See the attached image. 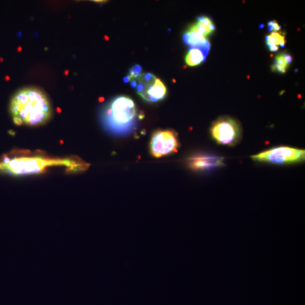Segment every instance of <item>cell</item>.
I'll list each match as a JSON object with an SVG mask.
<instances>
[{
    "label": "cell",
    "mask_w": 305,
    "mask_h": 305,
    "mask_svg": "<svg viewBox=\"0 0 305 305\" xmlns=\"http://www.w3.org/2000/svg\"><path fill=\"white\" fill-rule=\"evenodd\" d=\"M212 138L219 144L234 146L241 138V129L231 117H221L215 121L210 128Z\"/></svg>",
    "instance_id": "277c9868"
},
{
    "label": "cell",
    "mask_w": 305,
    "mask_h": 305,
    "mask_svg": "<svg viewBox=\"0 0 305 305\" xmlns=\"http://www.w3.org/2000/svg\"><path fill=\"white\" fill-rule=\"evenodd\" d=\"M255 162L272 164H288L298 163L305 161L304 150L288 146L272 148L251 157Z\"/></svg>",
    "instance_id": "5b68a950"
},
{
    "label": "cell",
    "mask_w": 305,
    "mask_h": 305,
    "mask_svg": "<svg viewBox=\"0 0 305 305\" xmlns=\"http://www.w3.org/2000/svg\"><path fill=\"white\" fill-rule=\"evenodd\" d=\"M10 111L17 126L45 124L52 116V107L46 94L34 88L18 92L11 101Z\"/></svg>",
    "instance_id": "6da1fadb"
},
{
    "label": "cell",
    "mask_w": 305,
    "mask_h": 305,
    "mask_svg": "<svg viewBox=\"0 0 305 305\" xmlns=\"http://www.w3.org/2000/svg\"><path fill=\"white\" fill-rule=\"evenodd\" d=\"M10 80V77L9 76L6 75V76H5V80L6 81H8Z\"/></svg>",
    "instance_id": "e0dca14e"
},
{
    "label": "cell",
    "mask_w": 305,
    "mask_h": 305,
    "mask_svg": "<svg viewBox=\"0 0 305 305\" xmlns=\"http://www.w3.org/2000/svg\"><path fill=\"white\" fill-rule=\"evenodd\" d=\"M22 47H19L17 48V51L18 52H20L22 51Z\"/></svg>",
    "instance_id": "ffe728a7"
},
{
    "label": "cell",
    "mask_w": 305,
    "mask_h": 305,
    "mask_svg": "<svg viewBox=\"0 0 305 305\" xmlns=\"http://www.w3.org/2000/svg\"><path fill=\"white\" fill-rule=\"evenodd\" d=\"M183 38L185 43L191 47H199L209 51L210 49V43L207 37L200 34L193 26L183 35Z\"/></svg>",
    "instance_id": "9c48e42d"
},
{
    "label": "cell",
    "mask_w": 305,
    "mask_h": 305,
    "mask_svg": "<svg viewBox=\"0 0 305 305\" xmlns=\"http://www.w3.org/2000/svg\"><path fill=\"white\" fill-rule=\"evenodd\" d=\"M131 80V77H130V76H128V75L127 77H125V78H124V83H128V82H129V81Z\"/></svg>",
    "instance_id": "2e32d148"
},
{
    "label": "cell",
    "mask_w": 305,
    "mask_h": 305,
    "mask_svg": "<svg viewBox=\"0 0 305 305\" xmlns=\"http://www.w3.org/2000/svg\"><path fill=\"white\" fill-rule=\"evenodd\" d=\"M93 2H98V3H103L104 2H106V1H102V0H96V1H93Z\"/></svg>",
    "instance_id": "ac0fdd59"
},
{
    "label": "cell",
    "mask_w": 305,
    "mask_h": 305,
    "mask_svg": "<svg viewBox=\"0 0 305 305\" xmlns=\"http://www.w3.org/2000/svg\"><path fill=\"white\" fill-rule=\"evenodd\" d=\"M142 75V69L140 66L135 65L134 67H132L130 70V76L131 79H137L138 77H140Z\"/></svg>",
    "instance_id": "5bb4252c"
},
{
    "label": "cell",
    "mask_w": 305,
    "mask_h": 305,
    "mask_svg": "<svg viewBox=\"0 0 305 305\" xmlns=\"http://www.w3.org/2000/svg\"><path fill=\"white\" fill-rule=\"evenodd\" d=\"M179 146L178 134L175 131L158 130L151 137L150 150L153 157L160 158L177 152Z\"/></svg>",
    "instance_id": "8992f818"
},
{
    "label": "cell",
    "mask_w": 305,
    "mask_h": 305,
    "mask_svg": "<svg viewBox=\"0 0 305 305\" xmlns=\"http://www.w3.org/2000/svg\"><path fill=\"white\" fill-rule=\"evenodd\" d=\"M188 167L193 171H208L223 166L224 158L208 154H198L187 160Z\"/></svg>",
    "instance_id": "ba28073f"
},
{
    "label": "cell",
    "mask_w": 305,
    "mask_h": 305,
    "mask_svg": "<svg viewBox=\"0 0 305 305\" xmlns=\"http://www.w3.org/2000/svg\"><path fill=\"white\" fill-rule=\"evenodd\" d=\"M193 27L205 37L212 34L215 30V26L212 20L206 16L198 17L197 23L193 24Z\"/></svg>",
    "instance_id": "4fadbf2b"
},
{
    "label": "cell",
    "mask_w": 305,
    "mask_h": 305,
    "mask_svg": "<svg viewBox=\"0 0 305 305\" xmlns=\"http://www.w3.org/2000/svg\"><path fill=\"white\" fill-rule=\"evenodd\" d=\"M136 91L145 101L155 102L163 99L166 94V88L161 79L151 74H142L135 79Z\"/></svg>",
    "instance_id": "52a82bcc"
},
{
    "label": "cell",
    "mask_w": 305,
    "mask_h": 305,
    "mask_svg": "<svg viewBox=\"0 0 305 305\" xmlns=\"http://www.w3.org/2000/svg\"><path fill=\"white\" fill-rule=\"evenodd\" d=\"M68 74H69V71L68 70H64V75L65 76H67L68 75Z\"/></svg>",
    "instance_id": "d6986e66"
},
{
    "label": "cell",
    "mask_w": 305,
    "mask_h": 305,
    "mask_svg": "<svg viewBox=\"0 0 305 305\" xmlns=\"http://www.w3.org/2000/svg\"><path fill=\"white\" fill-rule=\"evenodd\" d=\"M3 60H3V58L2 57H0V63H2Z\"/></svg>",
    "instance_id": "44dd1931"
},
{
    "label": "cell",
    "mask_w": 305,
    "mask_h": 305,
    "mask_svg": "<svg viewBox=\"0 0 305 305\" xmlns=\"http://www.w3.org/2000/svg\"><path fill=\"white\" fill-rule=\"evenodd\" d=\"M53 166H65L71 171L87 170L89 164L79 158H52L45 157L3 156L0 159V174L12 175L38 174Z\"/></svg>",
    "instance_id": "7a4b0ae2"
},
{
    "label": "cell",
    "mask_w": 305,
    "mask_h": 305,
    "mask_svg": "<svg viewBox=\"0 0 305 305\" xmlns=\"http://www.w3.org/2000/svg\"><path fill=\"white\" fill-rule=\"evenodd\" d=\"M292 57L288 53L282 52L278 53L275 56L272 64V70L280 74H285L292 63Z\"/></svg>",
    "instance_id": "8fae6325"
},
{
    "label": "cell",
    "mask_w": 305,
    "mask_h": 305,
    "mask_svg": "<svg viewBox=\"0 0 305 305\" xmlns=\"http://www.w3.org/2000/svg\"><path fill=\"white\" fill-rule=\"evenodd\" d=\"M209 50L199 47H189L185 57V62L189 66H196L206 60Z\"/></svg>",
    "instance_id": "30bf717a"
},
{
    "label": "cell",
    "mask_w": 305,
    "mask_h": 305,
    "mask_svg": "<svg viewBox=\"0 0 305 305\" xmlns=\"http://www.w3.org/2000/svg\"><path fill=\"white\" fill-rule=\"evenodd\" d=\"M266 43L269 51L271 52H277L280 47H285V35L278 31L271 32L266 37Z\"/></svg>",
    "instance_id": "7c38bea8"
},
{
    "label": "cell",
    "mask_w": 305,
    "mask_h": 305,
    "mask_svg": "<svg viewBox=\"0 0 305 305\" xmlns=\"http://www.w3.org/2000/svg\"><path fill=\"white\" fill-rule=\"evenodd\" d=\"M137 110L134 101L126 96L115 98L104 108L101 120L113 134L125 135L136 128Z\"/></svg>",
    "instance_id": "3957f363"
},
{
    "label": "cell",
    "mask_w": 305,
    "mask_h": 305,
    "mask_svg": "<svg viewBox=\"0 0 305 305\" xmlns=\"http://www.w3.org/2000/svg\"><path fill=\"white\" fill-rule=\"evenodd\" d=\"M268 28L269 31H278L281 29V26L276 20H271L268 22Z\"/></svg>",
    "instance_id": "9a60e30c"
}]
</instances>
